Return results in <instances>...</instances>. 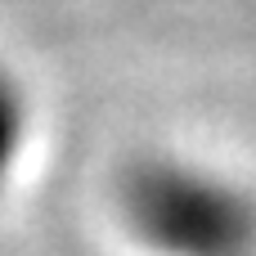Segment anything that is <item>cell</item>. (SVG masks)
I'll use <instances>...</instances> for the list:
<instances>
[{"label":"cell","instance_id":"1","mask_svg":"<svg viewBox=\"0 0 256 256\" xmlns=\"http://www.w3.org/2000/svg\"><path fill=\"white\" fill-rule=\"evenodd\" d=\"M117 212L153 256H256V194L194 158L130 162L117 180Z\"/></svg>","mask_w":256,"mask_h":256},{"label":"cell","instance_id":"2","mask_svg":"<svg viewBox=\"0 0 256 256\" xmlns=\"http://www.w3.org/2000/svg\"><path fill=\"white\" fill-rule=\"evenodd\" d=\"M27 126H32V108H27V90L22 81L0 68V189L9 184L22 148H27Z\"/></svg>","mask_w":256,"mask_h":256}]
</instances>
